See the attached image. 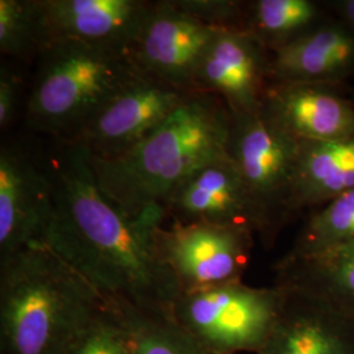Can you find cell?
Here are the masks:
<instances>
[{
	"mask_svg": "<svg viewBox=\"0 0 354 354\" xmlns=\"http://www.w3.org/2000/svg\"><path fill=\"white\" fill-rule=\"evenodd\" d=\"M41 156L53 188V215L44 243L109 302L171 320L181 291L153 238L165 212L140 216L120 212L102 194L88 156L76 146L55 142Z\"/></svg>",
	"mask_w": 354,
	"mask_h": 354,
	"instance_id": "cell-1",
	"label": "cell"
},
{
	"mask_svg": "<svg viewBox=\"0 0 354 354\" xmlns=\"http://www.w3.org/2000/svg\"><path fill=\"white\" fill-rule=\"evenodd\" d=\"M231 117L218 96L193 92L129 151L109 160L88 158L102 194L127 216L163 210L196 169L228 158Z\"/></svg>",
	"mask_w": 354,
	"mask_h": 354,
	"instance_id": "cell-2",
	"label": "cell"
},
{
	"mask_svg": "<svg viewBox=\"0 0 354 354\" xmlns=\"http://www.w3.org/2000/svg\"><path fill=\"white\" fill-rule=\"evenodd\" d=\"M109 304L45 243L0 263V354H67Z\"/></svg>",
	"mask_w": 354,
	"mask_h": 354,
	"instance_id": "cell-3",
	"label": "cell"
},
{
	"mask_svg": "<svg viewBox=\"0 0 354 354\" xmlns=\"http://www.w3.org/2000/svg\"><path fill=\"white\" fill-rule=\"evenodd\" d=\"M142 74L130 50L79 41L49 42L38 53L26 124L55 142H70Z\"/></svg>",
	"mask_w": 354,
	"mask_h": 354,
	"instance_id": "cell-4",
	"label": "cell"
},
{
	"mask_svg": "<svg viewBox=\"0 0 354 354\" xmlns=\"http://www.w3.org/2000/svg\"><path fill=\"white\" fill-rule=\"evenodd\" d=\"M285 299L277 285L253 288L231 282L181 294L171 322L221 354H259Z\"/></svg>",
	"mask_w": 354,
	"mask_h": 354,
	"instance_id": "cell-5",
	"label": "cell"
},
{
	"mask_svg": "<svg viewBox=\"0 0 354 354\" xmlns=\"http://www.w3.org/2000/svg\"><path fill=\"white\" fill-rule=\"evenodd\" d=\"M228 156L236 167L263 221L261 241L269 247L295 214L292 178L299 140L277 125L263 108L232 113Z\"/></svg>",
	"mask_w": 354,
	"mask_h": 354,
	"instance_id": "cell-6",
	"label": "cell"
},
{
	"mask_svg": "<svg viewBox=\"0 0 354 354\" xmlns=\"http://www.w3.org/2000/svg\"><path fill=\"white\" fill-rule=\"evenodd\" d=\"M256 235L205 222H169L155 230L156 250L181 294L239 282L248 269Z\"/></svg>",
	"mask_w": 354,
	"mask_h": 354,
	"instance_id": "cell-7",
	"label": "cell"
},
{
	"mask_svg": "<svg viewBox=\"0 0 354 354\" xmlns=\"http://www.w3.org/2000/svg\"><path fill=\"white\" fill-rule=\"evenodd\" d=\"M193 92L147 74L115 95L75 138L66 142L93 160H109L133 149L188 100Z\"/></svg>",
	"mask_w": 354,
	"mask_h": 354,
	"instance_id": "cell-8",
	"label": "cell"
},
{
	"mask_svg": "<svg viewBox=\"0 0 354 354\" xmlns=\"http://www.w3.org/2000/svg\"><path fill=\"white\" fill-rule=\"evenodd\" d=\"M218 30L184 11L176 0L151 1L130 54L145 74L196 92V71Z\"/></svg>",
	"mask_w": 354,
	"mask_h": 354,
	"instance_id": "cell-9",
	"label": "cell"
},
{
	"mask_svg": "<svg viewBox=\"0 0 354 354\" xmlns=\"http://www.w3.org/2000/svg\"><path fill=\"white\" fill-rule=\"evenodd\" d=\"M53 215V188L42 156L15 143L0 149V263L44 243Z\"/></svg>",
	"mask_w": 354,
	"mask_h": 354,
	"instance_id": "cell-10",
	"label": "cell"
},
{
	"mask_svg": "<svg viewBox=\"0 0 354 354\" xmlns=\"http://www.w3.org/2000/svg\"><path fill=\"white\" fill-rule=\"evenodd\" d=\"M272 51L245 29H219L194 76V91L212 93L232 113L263 108L270 79Z\"/></svg>",
	"mask_w": 354,
	"mask_h": 354,
	"instance_id": "cell-11",
	"label": "cell"
},
{
	"mask_svg": "<svg viewBox=\"0 0 354 354\" xmlns=\"http://www.w3.org/2000/svg\"><path fill=\"white\" fill-rule=\"evenodd\" d=\"M165 219L243 228L263 236V221L230 156L200 167L163 206Z\"/></svg>",
	"mask_w": 354,
	"mask_h": 354,
	"instance_id": "cell-12",
	"label": "cell"
},
{
	"mask_svg": "<svg viewBox=\"0 0 354 354\" xmlns=\"http://www.w3.org/2000/svg\"><path fill=\"white\" fill-rule=\"evenodd\" d=\"M150 7L140 0H38L42 48L79 41L130 50Z\"/></svg>",
	"mask_w": 354,
	"mask_h": 354,
	"instance_id": "cell-13",
	"label": "cell"
},
{
	"mask_svg": "<svg viewBox=\"0 0 354 354\" xmlns=\"http://www.w3.org/2000/svg\"><path fill=\"white\" fill-rule=\"evenodd\" d=\"M282 289L279 317L259 354H354V315L314 295Z\"/></svg>",
	"mask_w": 354,
	"mask_h": 354,
	"instance_id": "cell-14",
	"label": "cell"
},
{
	"mask_svg": "<svg viewBox=\"0 0 354 354\" xmlns=\"http://www.w3.org/2000/svg\"><path fill=\"white\" fill-rule=\"evenodd\" d=\"M263 111L298 140L328 142L354 137V106L330 84L270 83Z\"/></svg>",
	"mask_w": 354,
	"mask_h": 354,
	"instance_id": "cell-15",
	"label": "cell"
},
{
	"mask_svg": "<svg viewBox=\"0 0 354 354\" xmlns=\"http://www.w3.org/2000/svg\"><path fill=\"white\" fill-rule=\"evenodd\" d=\"M354 70V32L345 24H319L272 51V83L332 84Z\"/></svg>",
	"mask_w": 354,
	"mask_h": 354,
	"instance_id": "cell-16",
	"label": "cell"
},
{
	"mask_svg": "<svg viewBox=\"0 0 354 354\" xmlns=\"http://www.w3.org/2000/svg\"><path fill=\"white\" fill-rule=\"evenodd\" d=\"M354 189V137L348 140H299L292 178L295 214L317 210Z\"/></svg>",
	"mask_w": 354,
	"mask_h": 354,
	"instance_id": "cell-17",
	"label": "cell"
},
{
	"mask_svg": "<svg viewBox=\"0 0 354 354\" xmlns=\"http://www.w3.org/2000/svg\"><path fill=\"white\" fill-rule=\"evenodd\" d=\"M274 270V285L314 295L354 315V243L301 257L285 254Z\"/></svg>",
	"mask_w": 354,
	"mask_h": 354,
	"instance_id": "cell-18",
	"label": "cell"
},
{
	"mask_svg": "<svg viewBox=\"0 0 354 354\" xmlns=\"http://www.w3.org/2000/svg\"><path fill=\"white\" fill-rule=\"evenodd\" d=\"M319 7L310 0H256L245 3L244 29L274 51L319 26Z\"/></svg>",
	"mask_w": 354,
	"mask_h": 354,
	"instance_id": "cell-19",
	"label": "cell"
},
{
	"mask_svg": "<svg viewBox=\"0 0 354 354\" xmlns=\"http://www.w3.org/2000/svg\"><path fill=\"white\" fill-rule=\"evenodd\" d=\"M354 243V189L314 210L286 256L301 257Z\"/></svg>",
	"mask_w": 354,
	"mask_h": 354,
	"instance_id": "cell-20",
	"label": "cell"
},
{
	"mask_svg": "<svg viewBox=\"0 0 354 354\" xmlns=\"http://www.w3.org/2000/svg\"><path fill=\"white\" fill-rule=\"evenodd\" d=\"M133 336L136 354H221L194 340L171 320L147 317L117 304Z\"/></svg>",
	"mask_w": 354,
	"mask_h": 354,
	"instance_id": "cell-21",
	"label": "cell"
},
{
	"mask_svg": "<svg viewBox=\"0 0 354 354\" xmlns=\"http://www.w3.org/2000/svg\"><path fill=\"white\" fill-rule=\"evenodd\" d=\"M42 48L38 0H0V51L17 61L37 58Z\"/></svg>",
	"mask_w": 354,
	"mask_h": 354,
	"instance_id": "cell-22",
	"label": "cell"
},
{
	"mask_svg": "<svg viewBox=\"0 0 354 354\" xmlns=\"http://www.w3.org/2000/svg\"><path fill=\"white\" fill-rule=\"evenodd\" d=\"M67 354H136L121 308L109 302Z\"/></svg>",
	"mask_w": 354,
	"mask_h": 354,
	"instance_id": "cell-23",
	"label": "cell"
},
{
	"mask_svg": "<svg viewBox=\"0 0 354 354\" xmlns=\"http://www.w3.org/2000/svg\"><path fill=\"white\" fill-rule=\"evenodd\" d=\"M178 7L207 26L244 29L245 3L234 0H176Z\"/></svg>",
	"mask_w": 354,
	"mask_h": 354,
	"instance_id": "cell-24",
	"label": "cell"
},
{
	"mask_svg": "<svg viewBox=\"0 0 354 354\" xmlns=\"http://www.w3.org/2000/svg\"><path fill=\"white\" fill-rule=\"evenodd\" d=\"M23 76L8 64L0 70V127L11 125L23 96Z\"/></svg>",
	"mask_w": 354,
	"mask_h": 354,
	"instance_id": "cell-25",
	"label": "cell"
},
{
	"mask_svg": "<svg viewBox=\"0 0 354 354\" xmlns=\"http://www.w3.org/2000/svg\"><path fill=\"white\" fill-rule=\"evenodd\" d=\"M335 8L344 19V24L349 26L354 32V0H342L335 3Z\"/></svg>",
	"mask_w": 354,
	"mask_h": 354,
	"instance_id": "cell-26",
	"label": "cell"
}]
</instances>
